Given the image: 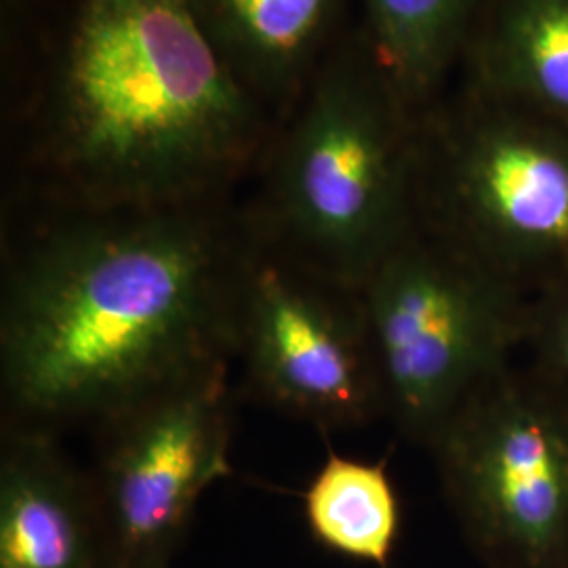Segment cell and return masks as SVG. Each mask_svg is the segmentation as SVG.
Segmentation results:
<instances>
[{"instance_id":"3","label":"cell","mask_w":568,"mask_h":568,"mask_svg":"<svg viewBox=\"0 0 568 568\" xmlns=\"http://www.w3.org/2000/svg\"><path fill=\"white\" fill-rule=\"evenodd\" d=\"M422 119L363 37L342 42L265 152L262 243L349 291L419 227Z\"/></svg>"},{"instance_id":"7","label":"cell","mask_w":568,"mask_h":568,"mask_svg":"<svg viewBox=\"0 0 568 568\" xmlns=\"http://www.w3.org/2000/svg\"><path fill=\"white\" fill-rule=\"evenodd\" d=\"M227 363L103 422L98 476L108 568H171L206 488L232 474Z\"/></svg>"},{"instance_id":"6","label":"cell","mask_w":568,"mask_h":568,"mask_svg":"<svg viewBox=\"0 0 568 568\" xmlns=\"http://www.w3.org/2000/svg\"><path fill=\"white\" fill-rule=\"evenodd\" d=\"M427 450L485 568H568L567 386L509 366Z\"/></svg>"},{"instance_id":"13","label":"cell","mask_w":568,"mask_h":568,"mask_svg":"<svg viewBox=\"0 0 568 568\" xmlns=\"http://www.w3.org/2000/svg\"><path fill=\"white\" fill-rule=\"evenodd\" d=\"M304 518L318 546L377 568H387L403 527L386 464L344 457L333 448L304 490Z\"/></svg>"},{"instance_id":"8","label":"cell","mask_w":568,"mask_h":568,"mask_svg":"<svg viewBox=\"0 0 568 568\" xmlns=\"http://www.w3.org/2000/svg\"><path fill=\"white\" fill-rule=\"evenodd\" d=\"M236 354L260 400L323 432L384 415L358 291L314 274L253 232Z\"/></svg>"},{"instance_id":"12","label":"cell","mask_w":568,"mask_h":568,"mask_svg":"<svg viewBox=\"0 0 568 568\" xmlns=\"http://www.w3.org/2000/svg\"><path fill=\"white\" fill-rule=\"evenodd\" d=\"M366 49L422 119L445 98L487 0H363Z\"/></svg>"},{"instance_id":"5","label":"cell","mask_w":568,"mask_h":568,"mask_svg":"<svg viewBox=\"0 0 568 568\" xmlns=\"http://www.w3.org/2000/svg\"><path fill=\"white\" fill-rule=\"evenodd\" d=\"M384 415L429 447L527 339L530 297L422 225L358 288Z\"/></svg>"},{"instance_id":"1","label":"cell","mask_w":568,"mask_h":568,"mask_svg":"<svg viewBox=\"0 0 568 568\" xmlns=\"http://www.w3.org/2000/svg\"><path fill=\"white\" fill-rule=\"evenodd\" d=\"M248 224L215 201L68 209L11 255L0 304L9 426L103 424L239 345Z\"/></svg>"},{"instance_id":"2","label":"cell","mask_w":568,"mask_h":568,"mask_svg":"<svg viewBox=\"0 0 568 568\" xmlns=\"http://www.w3.org/2000/svg\"><path fill=\"white\" fill-rule=\"evenodd\" d=\"M272 140L194 0L74 2L39 150L65 209L215 201Z\"/></svg>"},{"instance_id":"11","label":"cell","mask_w":568,"mask_h":568,"mask_svg":"<svg viewBox=\"0 0 568 568\" xmlns=\"http://www.w3.org/2000/svg\"><path fill=\"white\" fill-rule=\"evenodd\" d=\"M462 89L568 126V0H487Z\"/></svg>"},{"instance_id":"9","label":"cell","mask_w":568,"mask_h":568,"mask_svg":"<svg viewBox=\"0 0 568 568\" xmlns=\"http://www.w3.org/2000/svg\"><path fill=\"white\" fill-rule=\"evenodd\" d=\"M0 568H108L93 485L65 459L55 432L4 426Z\"/></svg>"},{"instance_id":"4","label":"cell","mask_w":568,"mask_h":568,"mask_svg":"<svg viewBox=\"0 0 568 568\" xmlns=\"http://www.w3.org/2000/svg\"><path fill=\"white\" fill-rule=\"evenodd\" d=\"M419 225L528 297L568 278V126L469 93L422 116Z\"/></svg>"},{"instance_id":"10","label":"cell","mask_w":568,"mask_h":568,"mask_svg":"<svg viewBox=\"0 0 568 568\" xmlns=\"http://www.w3.org/2000/svg\"><path fill=\"white\" fill-rule=\"evenodd\" d=\"M234 77L272 116L291 114L326 60L342 0H194Z\"/></svg>"},{"instance_id":"14","label":"cell","mask_w":568,"mask_h":568,"mask_svg":"<svg viewBox=\"0 0 568 568\" xmlns=\"http://www.w3.org/2000/svg\"><path fill=\"white\" fill-rule=\"evenodd\" d=\"M525 345L532 366L568 387V278L530 297Z\"/></svg>"}]
</instances>
